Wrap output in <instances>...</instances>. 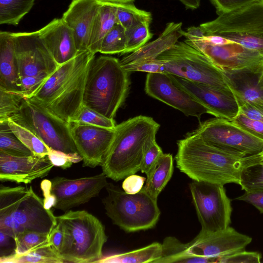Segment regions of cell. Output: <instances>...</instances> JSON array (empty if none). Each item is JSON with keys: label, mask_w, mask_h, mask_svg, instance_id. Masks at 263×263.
Segmentation results:
<instances>
[{"label": "cell", "mask_w": 263, "mask_h": 263, "mask_svg": "<svg viewBox=\"0 0 263 263\" xmlns=\"http://www.w3.org/2000/svg\"><path fill=\"white\" fill-rule=\"evenodd\" d=\"M177 143L176 166L194 181L239 184L242 169L261 161L259 153L243 156L226 151L206 142L193 132Z\"/></svg>", "instance_id": "obj_1"}, {"label": "cell", "mask_w": 263, "mask_h": 263, "mask_svg": "<svg viewBox=\"0 0 263 263\" xmlns=\"http://www.w3.org/2000/svg\"><path fill=\"white\" fill-rule=\"evenodd\" d=\"M89 50L61 65L28 98L70 123L83 105L88 70L95 58Z\"/></svg>", "instance_id": "obj_2"}, {"label": "cell", "mask_w": 263, "mask_h": 263, "mask_svg": "<svg viewBox=\"0 0 263 263\" xmlns=\"http://www.w3.org/2000/svg\"><path fill=\"white\" fill-rule=\"evenodd\" d=\"M160 124L152 118L139 115L116 125L110 149L101 167L115 181L140 171L147 149L156 142Z\"/></svg>", "instance_id": "obj_3"}, {"label": "cell", "mask_w": 263, "mask_h": 263, "mask_svg": "<svg viewBox=\"0 0 263 263\" xmlns=\"http://www.w3.org/2000/svg\"><path fill=\"white\" fill-rule=\"evenodd\" d=\"M129 73L116 58L95 57L86 78L83 104L109 119H114L127 96Z\"/></svg>", "instance_id": "obj_4"}, {"label": "cell", "mask_w": 263, "mask_h": 263, "mask_svg": "<svg viewBox=\"0 0 263 263\" xmlns=\"http://www.w3.org/2000/svg\"><path fill=\"white\" fill-rule=\"evenodd\" d=\"M57 220L63 233L59 253L64 262H97L102 258L107 236L96 217L85 210H69Z\"/></svg>", "instance_id": "obj_5"}, {"label": "cell", "mask_w": 263, "mask_h": 263, "mask_svg": "<svg viewBox=\"0 0 263 263\" xmlns=\"http://www.w3.org/2000/svg\"><path fill=\"white\" fill-rule=\"evenodd\" d=\"M105 189L107 195L102 202L114 224L126 232L144 231L156 226L160 215L157 200L142 189L129 194L110 182Z\"/></svg>", "instance_id": "obj_6"}, {"label": "cell", "mask_w": 263, "mask_h": 263, "mask_svg": "<svg viewBox=\"0 0 263 263\" xmlns=\"http://www.w3.org/2000/svg\"><path fill=\"white\" fill-rule=\"evenodd\" d=\"M205 35H217L263 53V0H254L199 25Z\"/></svg>", "instance_id": "obj_7"}, {"label": "cell", "mask_w": 263, "mask_h": 263, "mask_svg": "<svg viewBox=\"0 0 263 263\" xmlns=\"http://www.w3.org/2000/svg\"><path fill=\"white\" fill-rule=\"evenodd\" d=\"M57 216L45 209L44 201L31 186L15 198L0 203V231L13 237L25 231L49 235L57 226Z\"/></svg>", "instance_id": "obj_8"}, {"label": "cell", "mask_w": 263, "mask_h": 263, "mask_svg": "<svg viewBox=\"0 0 263 263\" xmlns=\"http://www.w3.org/2000/svg\"><path fill=\"white\" fill-rule=\"evenodd\" d=\"M157 59L164 61L165 73L233 91L232 82L228 75L185 41L178 42Z\"/></svg>", "instance_id": "obj_9"}, {"label": "cell", "mask_w": 263, "mask_h": 263, "mask_svg": "<svg viewBox=\"0 0 263 263\" xmlns=\"http://www.w3.org/2000/svg\"><path fill=\"white\" fill-rule=\"evenodd\" d=\"M12 33L22 95L24 98H29L59 65L42 42L38 31Z\"/></svg>", "instance_id": "obj_10"}, {"label": "cell", "mask_w": 263, "mask_h": 263, "mask_svg": "<svg viewBox=\"0 0 263 263\" xmlns=\"http://www.w3.org/2000/svg\"><path fill=\"white\" fill-rule=\"evenodd\" d=\"M9 119L34 133L51 149L79 154L68 122L28 98H24L17 112Z\"/></svg>", "instance_id": "obj_11"}, {"label": "cell", "mask_w": 263, "mask_h": 263, "mask_svg": "<svg viewBox=\"0 0 263 263\" xmlns=\"http://www.w3.org/2000/svg\"><path fill=\"white\" fill-rule=\"evenodd\" d=\"M189 187L201 226L199 234L216 232L230 226L232 208L223 185L194 180Z\"/></svg>", "instance_id": "obj_12"}, {"label": "cell", "mask_w": 263, "mask_h": 263, "mask_svg": "<svg viewBox=\"0 0 263 263\" xmlns=\"http://www.w3.org/2000/svg\"><path fill=\"white\" fill-rule=\"evenodd\" d=\"M193 132L213 146L243 156L258 154L263 150V140L226 119L206 120Z\"/></svg>", "instance_id": "obj_13"}, {"label": "cell", "mask_w": 263, "mask_h": 263, "mask_svg": "<svg viewBox=\"0 0 263 263\" xmlns=\"http://www.w3.org/2000/svg\"><path fill=\"white\" fill-rule=\"evenodd\" d=\"M184 41L205 55L227 74H257L263 62V53L231 40L221 45L186 40Z\"/></svg>", "instance_id": "obj_14"}, {"label": "cell", "mask_w": 263, "mask_h": 263, "mask_svg": "<svg viewBox=\"0 0 263 263\" xmlns=\"http://www.w3.org/2000/svg\"><path fill=\"white\" fill-rule=\"evenodd\" d=\"M107 178L103 172L74 179L54 177L51 180V193L56 198L54 208L66 212L88 202L105 188L108 183Z\"/></svg>", "instance_id": "obj_15"}, {"label": "cell", "mask_w": 263, "mask_h": 263, "mask_svg": "<svg viewBox=\"0 0 263 263\" xmlns=\"http://www.w3.org/2000/svg\"><path fill=\"white\" fill-rule=\"evenodd\" d=\"M168 75L176 85L196 99L206 109L208 114L229 120L238 114L239 104L233 91Z\"/></svg>", "instance_id": "obj_16"}, {"label": "cell", "mask_w": 263, "mask_h": 263, "mask_svg": "<svg viewBox=\"0 0 263 263\" xmlns=\"http://www.w3.org/2000/svg\"><path fill=\"white\" fill-rule=\"evenodd\" d=\"M70 131L76 146L82 158L83 166L94 168L101 166L113 141L115 128H107L71 122Z\"/></svg>", "instance_id": "obj_17"}, {"label": "cell", "mask_w": 263, "mask_h": 263, "mask_svg": "<svg viewBox=\"0 0 263 263\" xmlns=\"http://www.w3.org/2000/svg\"><path fill=\"white\" fill-rule=\"evenodd\" d=\"M147 95L176 109L186 116L199 119L206 109L189 93L172 81L167 73H148L145 84Z\"/></svg>", "instance_id": "obj_18"}, {"label": "cell", "mask_w": 263, "mask_h": 263, "mask_svg": "<svg viewBox=\"0 0 263 263\" xmlns=\"http://www.w3.org/2000/svg\"><path fill=\"white\" fill-rule=\"evenodd\" d=\"M54 165L48 155L16 156L0 151V180L28 184L47 176Z\"/></svg>", "instance_id": "obj_19"}, {"label": "cell", "mask_w": 263, "mask_h": 263, "mask_svg": "<svg viewBox=\"0 0 263 263\" xmlns=\"http://www.w3.org/2000/svg\"><path fill=\"white\" fill-rule=\"evenodd\" d=\"M251 241V237L229 226L216 232L198 234L189 242V250L195 255L218 258L243 250Z\"/></svg>", "instance_id": "obj_20"}, {"label": "cell", "mask_w": 263, "mask_h": 263, "mask_svg": "<svg viewBox=\"0 0 263 263\" xmlns=\"http://www.w3.org/2000/svg\"><path fill=\"white\" fill-rule=\"evenodd\" d=\"M102 5L97 0H72L62 19L72 30L78 52L88 50L91 28Z\"/></svg>", "instance_id": "obj_21"}, {"label": "cell", "mask_w": 263, "mask_h": 263, "mask_svg": "<svg viewBox=\"0 0 263 263\" xmlns=\"http://www.w3.org/2000/svg\"><path fill=\"white\" fill-rule=\"evenodd\" d=\"M40 37L58 65L79 53L72 30L62 18H54L38 30Z\"/></svg>", "instance_id": "obj_22"}, {"label": "cell", "mask_w": 263, "mask_h": 263, "mask_svg": "<svg viewBox=\"0 0 263 263\" xmlns=\"http://www.w3.org/2000/svg\"><path fill=\"white\" fill-rule=\"evenodd\" d=\"M182 23L170 22L154 41L147 43L136 51L125 56L121 60L122 65L143 60L157 59L172 47L183 36Z\"/></svg>", "instance_id": "obj_23"}, {"label": "cell", "mask_w": 263, "mask_h": 263, "mask_svg": "<svg viewBox=\"0 0 263 263\" xmlns=\"http://www.w3.org/2000/svg\"><path fill=\"white\" fill-rule=\"evenodd\" d=\"M0 89L22 95L12 33L0 32Z\"/></svg>", "instance_id": "obj_24"}, {"label": "cell", "mask_w": 263, "mask_h": 263, "mask_svg": "<svg viewBox=\"0 0 263 263\" xmlns=\"http://www.w3.org/2000/svg\"><path fill=\"white\" fill-rule=\"evenodd\" d=\"M162 246L161 257L154 263H212L217 262L216 257L195 255L190 252L189 242L183 243L173 236L165 237Z\"/></svg>", "instance_id": "obj_25"}, {"label": "cell", "mask_w": 263, "mask_h": 263, "mask_svg": "<svg viewBox=\"0 0 263 263\" xmlns=\"http://www.w3.org/2000/svg\"><path fill=\"white\" fill-rule=\"evenodd\" d=\"M173 158L171 154H163L146 174V183L142 188L153 198L158 200L173 175Z\"/></svg>", "instance_id": "obj_26"}, {"label": "cell", "mask_w": 263, "mask_h": 263, "mask_svg": "<svg viewBox=\"0 0 263 263\" xmlns=\"http://www.w3.org/2000/svg\"><path fill=\"white\" fill-rule=\"evenodd\" d=\"M116 24L115 7L112 5L103 4L91 28L88 50L95 54L100 52L104 37Z\"/></svg>", "instance_id": "obj_27"}, {"label": "cell", "mask_w": 263, "mask_h": 263, "mask_svg": "<svg viewBox=\"0 0 263 263\" xmlns=\"http://www.w3.org/2000/svg\"><path fill=\"white\" fill-rule=\"evenodd\" d=\"M161 243L153 242L143 248L102 257L99 263H154L161 257Z\"/></svg>", "instance_id": "obj_28"}, {"label": "cell", "mask_w": 263, "mask_h": 263, "mask_svg": "<svg viewBox=\"0 0 263 263\" xmlns=\"http://www.w3.org/2000/svg\"><path fill=\"white\" fill-rule=\"evenodd\" d=\"M1 263H63L59 252L50 243L21 255L0 258Z\"/></svg>", "instance_id": "obj_29"}, {"label": "cell", "mask_w": 263, "mask_h": 263, "mask_svg": "<svg viewBox=\"0 0 263 263\" xmlns=\"http://www.w3.org/2000/svg\"><path fill=\"white\" fill-rule=\"evenodd\" d=\"M35 0H0V24L16 26L32 8Z\"/></svg>", "instance_id": "obj_30"}, {"label": "cell", "mask_w": 263, "mask_h": 263, "mask_svg": "<svg viewBox=\"0 0 263 263\" xmlns=\"http://www.w3.org/2000/svg\"><path fill=\"white\" fill-rule=\"evenodd\" d=\"M116 8L117 23L125 30L143 22L152 21L149 12L137 8L133 4H110Z\"/></svg>", "instance_id": "obj_31"}, {"label": "cell", "mask_w": 263, "mask_h": 263, "mask_svg": "<svg viewBox=\"0 0 263 263\" xmlns=\"http://www.w3.org/2000/svg\"><path fill=\"white\" fill-rule=\"evenodd\" d=\"M8 125L16 137L33 155L45 156L49 154L51 149L32 132L10 119H8Z\"/></svg>", "instance_id": "obj_32"}, {"label": "cell", "mask_w": 263, "mask_h": 263, "mask_svg": "<svg viewBox=\"0 0 263 263\" xmlns=\"http://www.w3.org/2000/svg\"><path fill=\"white\" fill-rule=\"evenodd\" d=\"M0 151L16 156L33 155L14 135L8 122L0 123Z\"/></svg>", "instance_id": "obj_33"}, {"label": "cell", "mask_w": 263, "mask_h": 263, "mask_svg": "<svg viewBox=\"0 0 263 263\" xmlns=\"http://www.w3.org/2000/svg\"><path fill=\"white\" fill-rule=\"evenodd\" d=\"M126 47V30L117 23L104 37L100 52L104 54L122 55Z\"/></svg>", "instance_id": "obj_34"}, {"label": "cell", "mask_w": 263, "mask_h": 263, "mask_svg": "<svg viewBox=\"0 0 263 263\" xmlns=\"http://www.w3.org/2000/svg\"><path fill=\"white\" fill-rule=\"evenodd\" d=\"M150 22H141L126 30V47L122 55L133 52L140 48L152 37Z\"/></svg>", "instance_id": "obj_35"}, {"label": "cell", "mask_w": 263, "mask_h": 263, "mask_svg": "<svg viewBox=\"0 0 263 263\" xmlns=\"http://www.w3.org/2000/svg\"><path fill=\"white\" fill-rule=\"evenodd\" d=\"M49 235L34 231H25L18 233L14 238L15 254L21 255L49 243Z\"/></svg>", "instance_id": "obj_36"}, {"label": "cell", "mask_w": 263, "mask_h": 263, "mask_svg": "<svg viewBox=\"0 0 263 263\" xmlns=\"http://www.w3.org/2000/svg\"><path fill=\"white\" fill-rule=\"evenodd\" d=\"M239 185L245 191L263 190V161L245 166L241 171Z\"/></svg>", "instance_id": "obj_37"}, {"label": "cell", "mask_w": 263, "mask_h": 263, "mask_svg": "<svg viewBox=\"0 0 263 263\" xmlns=\"http://www.w3.org/2000/svg\"><path fill=\"white\" fill-rule=\"evenodd\" d=\"M71 122L85 123L107 128H115L116 126L114 119H109L83 104Z\"/></svg>", "instance_id": "obj_38"}, {"label": "cell", "mask_w": 263, "mask_h": 263, "mask_svg": "<svg viewBox=\"0 0 263 263\" xmlns=\"http://www.w3.org/2000/svg\"><path fill=\"white\" fill-rule=\"evenodd\" d=\"M24 98L20 94L0 89V123L8 122L18 111Z\"/></svg>", "instance_id": "obj_39"}, {"label": "cell", "mask_w": 263, "mask_h": 263, "mask_svg": "<svg viewBox=\"0 0 263 263\" xmlns=\"http://www.w3.org/2000/svg\"><path fill=\"white\" fill-rule=\"evenodd\" d=\"M232 86L233 91L238 102H246L263 108V95L258 87L256 88L255 87L246 85L240 88L233 84Z\"/></svg>", "instance_id": "obj_40"}, {"label": "cell", "mask_w": 263, "mask_h": 263, "mask_svg": "<svg viewBox=\"0 0 263 263\" xmlns=\"http://www.w3.org/2000/svg\"><path fill=\"white\" fill-rule=\"evenodd\" d=\"M122 66L129 72L138 71L147 73H165L164 61L159 59L141 61L122 65Z\"/></svg>", "instance_id": "obj_41"}, {"label": "cell", "mask_w": 263, "mask_h": 263, "mask_svg": "<svg viewBox=\"0 0 263 263\" xmlns=\"http://www.w3.org/2000/svg\"><path fill=\"white\" fill-rule=\"evenodd\" d=\"M261 258L260 253L247 251L245 250L231 254L218 257L217 262L220 263H259Z\"/></svg>", "instance_id": "obj_42"}, {"label": "cell", "mask_w": 263, "mask_h": 263, "mask_svg": "<svg viewBox=\"0 0 263 263\" xmlns=\"http://www.w3.org/2000/svg\"><path fill=\"white\" fill-rule=\"evenodd\" d=\"M231 121L256 137L263 140V122L250 119L239 112Z\"/></svg>", "instance_id": "obj_43"}, {"label": "cell", "mask_w": 263, "mask_h": 263, "mask_svg": "<svg viewBox=\"0 0 263 263\" xmlns=\"http://www.w3.org/2000/svg\"><path fill=\"white\" fill-rule=\"evenodd\" d=\"M48 156L54 166L60 167L63 169H67L73 163L82 160L80 154H68L53 149H51Z\"/></svg>", "instance_id": "obj_44"}, {"label": "cell", "mask_w": 263, "mask_h": 263, "mask_svg": "<svg viewBox=\"0 0 263 263\" xmlns=\"http://www.w3.org/2000/svg\"><path fill=\"white\" fill-rule=\"evenodd\" d=\"M163 154L162 149L156 141L154 142L144 154L140 171L146 174Z\"/></svg>", "instance_id": "obj_45"}, {"label": "cell", "mask_w": 263, "mask_h": 263, "mask_svg": "<svg viewBox=\"0 0 263 263\" xmlns=\"http://www.w3.org/2000/svg\"><path fill=\"white\" fill-rule=\"evenodd\" d=\"M145 180L146 178L143 176L132 174L124 178L122 187L126 193L135 194L142 190Z\"/></svg>", "instance_id": "obj_46"}, {"label": "cell", "mask_w": 263, "mask_h": 263, "mask_svg": "<svg viewBox=\"0 0 263 263\" xmlns=\"http://www.w3.org/2000/svg\"><path fill=\"white\" fill-rule=\"evenodd\" d=\"M216 10L218 15L226 12L243 5L248 4L254 0H210Z\"/></svg>", "instance_id": "obj_47"}, {"label": "cell", "mask_w": 263, "mask_h": 263, "mask_svg": "<svg viewBox=\"0 0 263 263\" xmlns=\"http://www.w3.org/2000/svg\"><path fill=\"white\" fill-rule=\"evenodd\" d=\"M235 199L250 203L263 213V190L245 191L243 195Z\"/></svg>", "instance_id": "obj_48"}, {"label": "cell", "mask_w": 263, "mask_h": 263, "mask_svg": "<svg viewBox=\"0 0 263 263\" xmlns=\"http://www.w3.org/2000/svg\"><path fill=\"white\" fill-rule=\"evenodd\" d=\"M239 112L256 120L263 122V108L246 102H239Z\"/></svg>", "instance_id": "obj_49"}, {"label": "cell", "mask_w": 263, "mask_h": 263, "mask_svg": "<svg viewBox=\"0 0 263 263\" xmlns=\"http://www.w3.org/2000/svg\"><path fill=\"white\" fill-rule=\"evenodd\" d=\"M51 181L47 179L42 181L41 187L44 196V205L45 209L50 210L56 203V198L51 193Z\"/></svg>", "instance_id": "obj_50"}, {"label": "cell", "mask_w": 263, "mask_h": 263, "mask_svg": "<svg viewBox=\"0 0 263 263\" xmlns=\"http://www.w3.org/2000/svg\"><path fill=\"white\" fill-rule=\"evenodd\" d=\"M1 241H0V247H1V257L0 258L8 257L10 256L13 255L15 254V247H11L10 245L14 242L12 240H14V238L11 236H10L3 232L0 231Z\"/></svg>", "instance_id": "obj_51"}, {"label": "cell", "mask_w": 263, "mask_h": 263, "mask_svg": "<svg viewBox=\"0 0 263 263\" xmlns=\"http://www.w3.org/2000/svg\"><path fill=\"white\" fill-rule=\"evenodd\" d=\"M48 240L51 245L59 252L63 240V233L59 224L57 223L50 232Z\"/></svg>", "instance_id": "obj_52"}, {"label": "cell", "mask_w": 263, "mask_h": 263, "mask_svg": "<svg viewBox=\"0 0 263 263\" xmlns=\"http://www.w3.org/2000/svg\"><path fill=\"white\" fill-rule=\"evenodd\" d=\"M186 9H196L199 7L201 0H179Z\"/></svg>", "instance_id": "obj_53"}, {"label": "cell", "mask_w": 263, "mask_h": 263, "mask_svg": "<svg viewBox=\"0 0 263 263\" xmlns=\"http://www.w3.org/2000/svg\"><path fill=\"white\" fill-rule=\"evenodd\" d=\"M101 4H133L135 0H97Z\"/></svg>", "instance_id": "obj_54"}, {"label": "cell", "mask_w": 263, "mask_h": 263, "mask_svg": "<svg viewBox=\"0 0 263 263\" xmlns=\"http://www.w3.org/2000/svg\"><path fill=\"white\" fill-rule=\"evenodd\" d=\"M257 86L260 90H263V62L258 73Z\"/></svg>", "instance_id": "obj_55"}, {"label": "cell", "mask_w": 263, "mask_h": 263, "mask_svg": "<svg viewBox=\"0 0 263 263\" xmlns=\"http://www.w3.org/2000/svg\"><path fill=\"white\" fill-rule=\"evenodd\" d=\"M261 158V161H263V150L259 153Z\"/></svg>", "instance_id": "obj_56"}]
</instances>
